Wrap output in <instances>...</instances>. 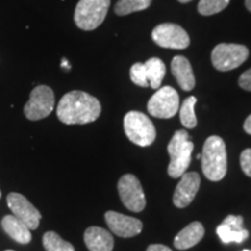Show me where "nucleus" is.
<instances>
[{"label":"nucleus","instance_id":"obj_29","mask_svg":"<svg viewBox=\"0 0 251 251\" xmlns=\"http://www.w3.org/2000/svg\"><path fill=\"white\" fill-rule=\"evenodd\" d=\"M243 128H244V130H246V133L251 135V114L246 119V121H244Z\"/></svg>","mask_w":251,"mask_h":251},{"label":"nucleus","instance_id":"obj_31","mask_svg":"<svg viewBox=\"0 0 251 251\" xmlns=\"http://www.w3.org/2000/svg\"><path fill=\"white\" fill-rule=\"evenodd\" d=\"M178 1H179V2H183V4H186V2L191 1V0H178Z\"/></svg>","mask_w":251,"mask_h":251},{"label":"nucleus","instance_id":"obj_21","mask_svg":"<svg viewBox=\"0 0 251 251\" xmlns=\"http://www.w3.org/2000/svg\"><path fill=\"white\" fill-rule=\"evenodd\" d=\"M151 5V0H119L115 5V14L124 17L134 12L144 11Z\"/></svg>","mask_w":251,"mask_h":251},{"label":"nucleus","instance_id":"obj_20","mask_svg":"<svg viewBox=\"0 0 251 251\" xmlns=\"http://www.w3.org/2000/svg\"><path fill=\"white\" fill-rule=\"evenodd\" d=\"M42 243L47 251H75V247L55 231H47L43 235Z\"/></svg>","mask_w":251,"mask_h":251},{"label":"nucleus","instance_id":"obj_28","mask_svg":"<svg viewBox=\"0 0 251 251\" xmlns=\"http://www.w3.org/2000/svg\"><path fill=\"white\" fill-rule=\"evenodd\" d=\"M147 251H172V250L166 246H163V244H151V246L148 247Z\"/></svg>","mask_w":251,"mask_h":251},{"label":"nucleus","instance_id":"obj_9","mask_svg":"<svg viewBox=\"0 0 251 251\" xmlns=\"http://www.w3.org/2000/svg\"><path fill=\"white\" fill-rule=\"evenodd\" d=\"M119 196L127 209L139 213L146 208L147 201L142 185L134 175H124L118 183Z\"/></svg>","mask_w":251,"mask_h":251},{"label":"nucleus","instance_id":"obj_8","mask_svg":"<svg viewBox=\"0 0 251 251\" xmlns=\"http://www.w3.org/2000/svg\"><path fill=\"white\" fill-rule=\"evenodd\" d=\"M179 109V94L171 86L159 87L150 98L148 112L158 119H170Z\"/></svg>","mask_w":251,"mask_h":251},{"label":"nucleus","instance_id":"obj_2","mask_svg":"<svg viewBox=\"0 0 251 251\" xmlns=\"http://www.w3.org/2000/svg\"><path fill=\"white\" fill-rule=\"evenodd\" d=\"M201 168L207 179L219 181L227 174V149L220 136H209L205 141L201 152Z\"/></svg>","mask_w":251,"mask_h":251},{"label":"nucleus","instance_id":"obj_23","mask_svg":"<svg viewBox=\"0 0 251 251\" xmlns=\"http://www.w3.org/2000/svg\"><path fill=\"white\" fill-rule=\"evenodd\" d=\"M230 0H200L198 4V11L201 15L209 17L220 13L227 7Z\"/></svg>","mask_w":251,"mask_h":251},{"label":"nucleus","instance_id":"obj_26","mask_svg":"<svg viewBox=\"0 0 251 251\" xmlns=\"http://www.w3.org/2000/svg\"><path fill=\"white\" fill-rule=\"evenodd\" d=\"M222 224L240 230V229H243V218L240 215H228Z\"/></svg>","mask_w":251,"mask_h":251},{"label":"nucleus","instance_id":"obj_30","mask_svg":"<svg viewBox=\"0 0 251 251\" xmlns=\"http://www.w3.org/2000/svg\"><path fill=\"white\" fill-rule=\"evenodd\" d=\"M246 7L248 8V11L251 12V0H246Z\"/></svg>","mask_w":251,"mask_h":251},{"label":"nucleus","instance_id":"obj_32","mask_svg":"<svg viewBox=\"0 0 251 251\" xmlns=\"http://www.w3.org/2000/svg\"><path fill=\"white\" fill-rule=\"evenodd\" d=\"M0 198H1V191H0Z\"/></svg>","mask_w":251,"mask_h":251},{"label":"nucleus","instance_id":"obj_16","mask_svg":"<svg viewBox=\"0 0 251 251\" xmlns=\"http://www.w3.org/2000/svg\"><path fill=\"white\" fill-rule=\"evenodd\" d=\"M203 235H205V228L202 224L194 221L177 234V236L175 237L174 246L178 250L190 249L202 240Z\"/></svg>","mask_w":251,"mask_h":251},{"label":"nucleus","instance_id":"obj_25","mask_svg":"<svg viewBox=\"0 0 251 251\" xmlns=\"http://www.w3.org/2000/svg\"><path fill=\"white\" fill-rule=\"evenodd\" d=\"M240 163L242 171L248 177H251V149L243 150L240 157Z\"/></svg>","mask_w":251,"mask_h":251},{"label":"nucleus","instance_id":"obj_11","mask_svg":"<svg viewBox=\"0 0 251 251\" xmlns=\"http://www.w3.org/2000/svg\"><path fill=\"white\" fill-rule=\"evenodd\" d=\"M7 206L15 218L23 221L30 230L39 228L42 215L40 211L31 205L26 197L20 193L12 192L7 196Z\"/></svg>","mask_w":251,"mask_h":251},{"label":"nucleus","instance_id":"obj_13","mask_svg":"<svg viewBox=\"0 0 251 251\" xmlns=\"http://www.w3.org/2000/svg\"><path fill=\"white\" fill-rule=\"evenodd\" d=\"M200 176L197 172H185L174 194V203L178 208H185L193 201L200 187Z\"/></svg>","mask_w":251,"mask_h":251},{"label":"nucleus","instance_id":"obj_7","mask_svg":"<svg viewBox=\"0 0 251 251\" xmlns=\"http://www.w3.org/2000/svg\"><path fill=\"white\" fill-rule=\"evenodd\" d=\"M55 107L54 91L47 85H39L30 92L24 108L25 117L30 121L42 120L51 114Z\"/></svg>","mask_w":251,"mask_h":251},{"label":"nucleus","instance_id":"obj_27","mask_svg":"<svg viewBox=\"0 0 251 251\" xmlns=\"http://www.w3.org/2000/svg\"><path fill=\"white\" fill-rule=\"evenodd\" d=\"M238 85L242 87L243 90L251 92V69L241 75L240 79H238Z\"/></svg>","mask_w":251,"mask_h":251},{"label":"nucleus","instance_id":"obj_12","mask_svg":"<svg viewBox=\"0 0 251 251\" xmlns=\"http://www.w3.org/2000/svg\"><path fill=\"white\" fill-rule=\"evenodd\" d=\"M105 220L112 233L120 237H134L139 235L143 229L142 221H140L139 219L124 215L114 211L106 212Z\"/></svg>","mask_w":251,"mask_h":251},{"label":"nucleus","instance_id":"obj_14","mask_svg":"<svg viewBox=\"0 0 251 251\" xmlns=\"http://www.w3.org/2000/svg\"><path fill=\"white\" fill-rule=\"evenodd\" d=\"M84 242L90 251H112L114 248V238L106 229L90 227L84 233Z\"/></svg>","mask_w":251,"mask_h":251},{"label":"nucleus","instance_id":"obj_17","mask_svg":"<svg viewBox=\"0 0 251 251\" xmlns=\"http://www.w3.org/2000/svg\"><path fill=\"white\" fill-rule=\"evenodd\" d=\"M1 227L12 240L20 244H27L31 241L30 229L14 215H6L1 221Z\"/></svg>","mask_w":251,"mask_h":251},{"label":"nucleus","instance_id":"obj_34","mask_svg":"<svg viewBox=\"0 0 251 251\" xmlns=\"http://www.w3.org/2000/svg\"><path fill=\"white\" fill-rule=\"evenodd\" d=\"M242 251H251V250H242Z\"/></svg>","mask_w":251,"mask_h":251},{"label":"nucleus","instance_id":"obj_19","mask_svg":"<svg viewBox=\"0 0 251 251\" xmlns=\"http://www.w3.org/2000/svg\"><path fill=\"white\" fill-rule=\"evenodd\" d=\"M216 234L221 238V241L225 244L235 242V243H242L249 237V231L247 229H234L229 226L221 224L216 228Z\"/></svg>","mask_w":251,"mask_h":251},{"label":"nucleus","instance_id":"obj_24","mask_svg":"<svg viewBox=\"0 0 251 251\" xmlns=\"http://www.w3.org/2000/svg\"><path fill=\"white\" fill-rule=\"evenodd\" d=\"M130 79L134 84L141 87H148L149 81L147 78V72L144 64L142 63H135L133 67L130 68Z\"/></svg>","mask_w":251,"mask_h":251},{"label":"nucleus","instance_id":"obj_4","mask_svg":"<svg viewBox=\"0 0 251 251\" xmlns=\"http://www.w3.org/2000/svg\"><path fill=\"white\" fill-rule=\"evenodd\" d=\"M111 0H79L75 9V24L81 30H93L103 23Z\"/></svg>","mask_w":251,"mask_h":251},{"label":"nucleus","instance_id":"obj_5","mask_svg":"<svg viewBox=\"0 0 251 251\" xmlns=\"http://www.w3.org/2000/svg\"><path fill=\"white\" fill-rule=\"evenodd\" d=\"M124 127L128 139L136 146L149 147L156 139L155 126L141 112H128L124 119Z\"/></svg>","mask_w":251,"mask_h":251},{"label":"nucleus","instance_id":"obj_6","mask_svg":"<svg viewBox=\"0 0 251 251\" xmlns=\"http://www.w3.org/2000/svg\"><path fill=\"white\" fill-rule=\"evenodd\" d=\"M249 57V49L236 43H220L212 51L213 67L219 71H230L242 65Z\"/></svg>","mask_w":251,"mask_h":251},{"label":"nucleus","instance_id":"obj_15","mask_svg":"<svg viewBox=\"0 0 251 251\" xmlns=\"http://www.w3.org/2000/svg\"><path fill=\"white\" fill-rule=\"evenodd\" d=\"M171 70L179 86L184 91H192L196 86V78L191 63L184 56H176L171 62Z\"/></svg>","mask_w":251,"mask_h":251},{"label":"nucleus","instance_id":"obj_3","mask_svg":"<svg viewBox=\"0 0 251 251\" xmlns=\"http://www.w3.org/2000/svg\"><path fill=\"white\" fill-rule=\"evenodd\" d=\"M194 148L193 142L190 141V135L186 130H177L172 136L168 146L170 155V163L168 166V174L172 178H179L186 172L191 164V156Z\"/></svg>","mask_w":251,"mask_h":251},{"label":"nucleus","instance_id":"obj_1","mask_svg":"<svg viewBox=\"0 0 251 251\" xmlns=\"http://www.w3.org/2000/svg\"><path fill=\"white\" fill-rule=\"evenodd\" d=\"M56 113L58 120L65 125H86L100 117L101 105L96 97L89 93L71 91L59 100Z\"/></svg>","mask_w":251,"mask_h":251},{"label":"nucleus","instance_id":"obj_22","mask_svg":"<svg viewBox=\"0 0 251 251\" xmlns=\"http://www.w3.org/2000/svg\"><path fill=\"white\" fill-rule=\"evenodd\" d=\"M197 103L196 97H188L184 100V102L181 103L180 109H179V117L180 121L185 128L188 129H192L197 126V117L196 113H194V106Z\"/></svg>","mask_w":251,"mask_h":251},{"label":"nucleus","instance_id":"obj_10","mask_svg":"<svg viewBox=\"0 0 251 251\" xmlns=\"http://www.w3.org/2000/svg\"><path fill=\"white\" fill-rule=\"evenodd\" d=\"M151 37L162 48L185 49L190 46V36L184 28L175 24H162L155 27Z\"/></svg>","mask_w":251,"mask_h":251},{"label":"nucleus","instance_id":"obj_18","mask_svg":"<svg viewBox=\"0 0 251 251\" xmlns=\"http://www.w3.org/2000/svg\"><path fill=\"white\" fill-rule=\"evenodd\" d=\"M144 68H146L149 86H151L153 90H158L166 74L164 62L157 57H152L144 63Z\"/></svg>","mask_w":251,"mask_h":251},{"label":"nucleus","instance_id":"obj_33","mask_svg":"<svg viewBox=\"0 0 251 251\" xmlns=\"http://www.w3.org/2000/svg\"><path fill=\"white\" fill-rule=\"evenodd\" d=\"M5 251H14V250H5Z\"/></svg>","mask_w":251,"mask_h":251}]
</instances>
